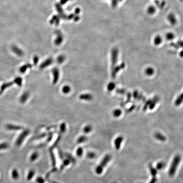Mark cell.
Masks as SVG:
<instances>
[{"instance_id":"obj_36","label":"cell","mask_w":183,"mask_h":183,"mask_svg":"<svg viewBox=\"0 0 183 183\" xmlns=\"http://www.w3.org/2000/svg\"><path fill=\"white\" fill-rule=\"evenodd\" d=\"M115 87V84L114 82H110L107 85L108 90L110 92L113 90Z\"/></svg>"},{"instance_id":"obj_20","label":"cell","mask_w":183,"mask_h":183,"mask_svg":"<svg viewBox=\"0 0 183 183\" xmlns=\"http://www.w3.org/2000/svg\"><path fill=\"white\" fill-rule=\"evenodd\" d=\"M87 139L88 138L86 136L82 135L78 138L77 140V143L79 144L83 143L87 140Z\"/></svg>"},{"instance_id":"obj_14","label":"cell","mask_w":183,"mask_h":183,"mask_svg":"<svg viewBox=\"0 0 183 183\" xmlns=\"http://www.w3.org/2000/svg\"><path fill=\"white\" fill-rule=\"evenodd\" d=\"M11 177L13 179L15 180H17L20 177V175L17 170L16 169H13V170L11 171Z\"/></svg>"},{"instance_id":"obj_42","label":"cell","mask_w":183,"mask_h":183,"mask_svg":"<svg viewBox=\"0 0 183 183\" xmlns=\"http://www.w3.org/2000/svg\"><path fill=\"white\" fill-rule=\"evenodd\" d=\"M151 102L152 100H150V99L148 100V101H147L146 102V104H145V105H144V108H143V109H144V110H146V109H147V108H148V106L150 105V104H151Z\"/></svg>"},{"instance_id":"obj_45","label":"cell","mask_w":183,"mask_h":183,"mask_svg":"<svg viewBox=\"0 0 183 183\" xmlns=\"http://www.w3.org/2000/svg\"><path fill=\"white\" fill-rule=\"evenodd\" d=\"M157 181V179L155 177H153L151 180L150 181L149 183H155Z\"/></svg>"},{"instance_id":"obj_24","label":"cell","mask_w":183,"mask_h":183,"mask_svg":"<svg viewBox=\"0 0 183 183\" xmlns=\"http://www.w3.org/2000/svg\"><path fill=\"white\" fill-rule=\"evenodd\" d=\"M162 41V38L160 36H156L154 39V43L156 45L160 44Z\"/></svg>"},{"instance_id":"obj_16","label":"cell","mask_w":183,"mask_h":183,"mask_svg":"<svg viewBox=\"0 0 183 183\" xmlns=\"http://www.w3.org/2000/svg\"><path fill=\"white\" fill-rule=\"evenodd\" d=\"M39 156V155L37 152H34L30 156V161H32V162L38 159Z\"/></svg>"},{"instance_id":"obj_48","label":"cell","mask_w":183,"mask_h":183,"mask_svg":"<svg viewBox=\"0 0 183 183\" xmlns=\"http://www.w3.org/2000/svg\"></svg>"},{"instance_id":"obj_4","label":"cell","mask_w":183,"mask_h":183,"mask_svg":"<svg viewBox=\"0 0 183 183\" xmlns=\"http://www.w3.org/2000/svg\"><path fill=\"white\" fill-rule=\"evenodd\" d=\"M52 74L53 76V83L55 84L58 82L59 78V70L56 67H54L52 70Z\"/></svg>"},{"instance_id":"obj_5","label":"cell","mask_w":183,"mask_h":183,"mask_svg":"<svg viewBox=\"0 0 183 183\" xmlns=\"http://www.w3.org/2000/svg\"><path fill=\"white\" fill-rule=\"evenodd\" d=\"M125 67V65L124 63H122L118 66H115L112 69V72H111V77L113 78H115L116 77V75L119 71L121 70L124 68Z\"/></svg>"},{"instance_id":"obj_30","label":"cell","mask_w":183,"mask_h":183,"mask_svg":"<svg viewBox=\"0 0 183 183\" xmlns=\"http://www.w3.org/2000/svg\"><path fill=\"white\" fill-rule=\"evenodd\" d=\"M9 147V144L7 142H2L0 143V150H6Z\"/></svg>"},{"instance_id":"obj_11","label":"cell","mask_w":183,"mask_h":183,"mask_svg":"<svg viewBox=\"0 0 183 183\" xmlns=\"http://www.w3.org/2000/svg\"><path fill=\"white\" fill-rule=\"evenodd\" d=\"M29 97V93L28 92L23 93L20 98V101L22 104H24L27 100Z\"/></svg>"},{"instance_id":"obj_6","label":"cell","mask_w":183,"mask_h":183,"mask_svg":"<svg viewBox=\"0 0 183 183\" xmlns=\"http://www.w3.org/2000/svg\"><path fill=\"white\" fill-rule=\"evenodd\" d=\"M111 159V157L110 155L106 154V155L104 156V157L103 158V159H102L99 165L104 168L110 161Z\"/></svg>"},{"instance_id":"obj_1","label":"cell","mask_w":183,"mask_h":183,"mask_svg":"<svg viewBox=\"0 0 183 183\" xmlns=\"http://www.w3.org/2000/svg\"><path fill=\"white\" fill-rule=\"evenodd\" d=\"M181 160V156L179 155H176L174 157L169 170V175L170 176L172 177L174 176Z\"/></svg>"},{"instance_id":"obj_33","label":"cell","mask_w":183,"mask_h":183,"mask_svg":"<svg viewBox=\"0 0 183 183\" xmlns=\"http://www.w3.org/2000/svg\"><path fill=\"white\" fill-rule=\"evenodd\" d=\"M121 114H122V111L120 109H115V110L113 111V116L115 117H118L119 116H120Z\"/></svg>"},{"instance_id":"obj_44","label":"cell","mask_w":183,"mask_h":183,"mask_svg":"<svg viewBox=\"0 0 183 183\" xmlns=\"http://www.w3.org/2000/svg\"><path fill=\"white\" fill-rule=\"evenodd\" d=\"M133 97L134 99H137L138 97V93L137 91H135L133 93Z\"/></svg>"},{"instance_id":"obj_18","label":"cell","mask_w":183,"mask_h":183,"mask_svg":"<svg viewBox=\"0 0 183 183\" xmlns=\"http://www.w3.org/2000/svg\"><path fill=\"white\" fill-rule=\"evenodd\" d=\"M12 50H13V52L18 56H22L23 55V53L22 52V50H20V49L18 48L17 47H13L12 48Z\"/></svg>"},{"instance_id":"obj_43","label":"cell","mask_w":183,"mask_h":183,"mask_svg":"<svg viewBox=\"0 0 183 183\" xmlns=\"http://www.w3.org/2000/svg\"><path fill=\"white\" fill-rule=\"evenodd\" d=\"M116 93L119 94H124L125 93V90L124 89H116Z\"/></svg>"},{"instance_id":"obj_46","label":"cell","mask_w":183,"mask_h":183,"mask_svg":"<svg viewBox=\"0 0 183 183\" xmlns=\"http://www.w3.org/2000/svg\"><path fill=\"white\" fill-rule=\"evenodd\" d=\"M134 108H135V105H132L131 106V107L129 109H128V111H132Z\"/></svg>"},{"instance_id":"obj_22","label":"cell","mask_w":183,"mask_h":183,"mask_svg":"<svg viewBox=\"0 0 183 183\" xmlns=\"http://www.w3.org/2000/svg\"><path fill=\"white\" fill-rule=\"evenodd\" d=\"M168 20L172 25L176 24V19L173 14H170L168 17Z\"/></svg>"},{"instance_id":"obj_47","label":"cell","mask_w":183,"mask_h":183,"mask_svg":"<svg viewBox=\"0 0 183 183\" xmlns=\"http://www.w3.org/2000/svg\"><path fill=\"white\" fill-rule=\"evenodd\" d=\"M180 56H181V57H183V50H182V51L180 52Z\"/></svg>"},{"instance_id":"obj_31","label":"cell","mask_w":183,"mask_h":183,"mask_svg":"<svg viewBox=\"0 0 183 183\" xmlns=\"http://www.w3.org/2000/svg\"><path fill=\"white\" fill-rule=\"evenodd\" d=\"M22 78L20 77H17L14 81V83H15L16 84L18 85L19 87L21 86L22 84Z\"/></svg>"},{"instance_id":"obj_25","label":"cell","mask_w":183,"mask_h":183,"mask_svg":"<svg viewBox=\"0 0 183 183\" xmlns=\"http://www.w3.org/2000/svg\"><path fill=\"white\" fill-rule=\"evenodd\" d=\"M92 130H93V127L90 125H88L85 126L83 128V133L86 134L89 133Z\"/></svg>"},{"instance_id":"obj_37","label":"cell","mask_w":183,"mask_h":183,"mask_svg":"<svg viewBox=\"0 0 183 183\" xmlns=\"http://www.w3.org/2000/svg\"><path fill=\"white\" fill-rule=\"evenodd\" d=\"M95 154L93 152L90 151L87 152V156L88 158L89 159H93L95 157Z\"/></svg>"},{"instance_id":"obj_7","label":"cell","mask_w":183,"mask_h":183,"mask_svg":"<svg viewBox=\"0 0 183 183\" xmlns=\"http://www.w3.org/2000/svg\"><path fill=\"white\" fill-rule=\"evenodd\" d=\"M53 62V59L52 58H48L41 64L39 66L40 69H43L49 66Z\"/></svg>"},{"instance_id":"obj_27","label":"cell","mask_w":183,"mask_h":183,"mask_svg":"<svg viewBox=\"0 0 183 183\" xmlns=\"http://www.w3.org/2000/svg\"><path fill=\"white\" fill-rule=\"evenodd\" d=\"M156 11L155 8L153 6H148L147 9V12L150 15H153Z\"/></svg>"},{"instance_id":"obj_34","label":"cell","mask_w":183,"mask_h":183,"mask_svg":"<svg viewBox=\"0 0 183 183\" xmlns=\"http://www.w3.org/2000/svg\"><path fill=\"white\" fill-rule=\"evenodd\" d=\"M150 168V172L153 177H155L157 174V170L156 169L154 168L153 166L151 165H150L149 166Z\"/></svg>"},{"instance_id":"obj_17","label":"cell","mask_w":183,"mask_h":183,"mask_svg":"<svg viewBox=\"0 0 183 183\" xmlns=\"http://www.w3.org/2000/svg\"><path fill=\"white\" fill-rule=\"evenodd\" d=\"M183 102V92L181 93V94H180L179 96H178L177 99H176L175 102V104L176 106H178L180 105H181Z\"/></svg>"},{"instance_id":"obj_9","label":"cell","mask_w":183,"mask_h":183,"mask_svg":"<svg viewBox=\"0 0 183 183\" xmlns=\"http://www.w3.org/2000/svg\"><path fill=\"white\" fill-rule=\"evenodd\" d=\"M123 140V138L122 136H119L116 138L114 141V144L115 148L117 150L120 149L122 141Z\"/></svg>"},{"instance_id":"obj_23","label":"cell","mask_w":183,"mask_h":183,"mask_svg":"<svg viewBox=\"0 0 183 183\" xmlns=\"http://www.w3.org/2000/svg\"><path fill=\"white\" fill-rule=\"evenodd\" d=\"M35 174V172L33 170H31L28 172L27 176V179L28 181H30L32 179Z\"/></svg>"},{"instance_id":"obj_10","label":"cell","mask_w":183,"mask_h":183,"mask_svg":"<svg viewBox=\"0 0 183 183\" xmlns=\"http://www.w3.org/2000/svg\"><path fill=\"white\" fill-rule=\"evenodd\" d=\"M79 99L80 100H86V101H90L93 100V98L92 94L89 93H84L80 95Z\"/></svg>"},{"instance_id":"obj_2","label":"cell","mask_w":183,"mask_h":183,"mask_svg":"<svg viewBox=\"0 0 183 183\" xmlns=\"http://www.w3.org/2000/svg\"><path fill=\"white\" fill-rule=\"evenodd\" d=\"M29 130H24V131L20 133L16 139L15 142L16 146L17 147H20L21 144H22L25 139L26 138V137H27L28 135L29 134Z\"/></svg>"},{"instance_id":"obj_38","label":"cell","mask_w":183,"mask_h":183,"mask_svg":"<svg viewBox=\"0 0 183 183\" xmlns=\"http://www.w3.org/2000/svg\"><path fill=\"white\" fill-rule=\"evenodd\" d=\"M60 130L61 133H65V131H66V124L64 123V122L62 123L60 125Z\"/></svg>"},{"instance_id":"obj_40","label":"cell","mask_w":183,"mask_h":183,"mask_svg":"<svg viewBox=\"0 0 183 183\" xmlns=\"http://www.w3.org/2000/svg\"><path fill=\"white\" fill-rule=\"evenodd\" d=\"M36 181L37 183H44L45 180L41 176L37 177L36 179Z\"/></svg>"},{"instance_id":"obj_21","label":"cell","mask_w":183,"mask_h":183,"mask_svg":"<svg viewBox=\"0 0 183 183\" xmlns=\"http://www.w3.org/2000/svg\"><path fill=\"white\" fill-rule=\"evenodd\" d=\"M144 73L147 76H151L154 74V70L151 67H148L145 70Z\"/></svg>"},{"instance_id":"obj_13","label":"cell","mask_w":183,"mask_h":183,"mask_svg":"<svg viewBox=\"0 0 183 183\" xmlns=\"http://www.w3.org/2000/svg\"><path fill=\"white\" fill-rule=\"evenodd\" d=\"M13 83H14V82H8V83H4L1 86V88H0V95L2 93H3V92L5 90V89L13 85Z\"/></svg>"},{"instance_id":"obj_12","label":"cell","mask_w":183,"mask_h":183,"mask_svg":"<svg viewBox=\"0 0 183 183\" xmlns=\"http://www.w3.org/2000/svg\"><path fill=\"white\" fill-rule=\"evenodd\" d=\"M32 65L30 64H27L22 65L19 69V71L21 73H24L26 72V70L28 68H31Z\"/></svg>"},{"instance_id":"obj_28","label":"cell","mask_w":183,"mask_h":183,"mask_svg":"<svg viewBox=\"0 0 183 183\" xmlns=\"http://www.w3.org/2000/svg\"><path fill=\"white\" fill-rule=\"evenodd\" d=\"M83 148L82 147H80L77 148V149L76 151V155L77 157H81L83 154Z\"/></svg>"},{"instance_id":"obj_41","label":"cell","mask_w":183,"mask_h":183,"mask_svg":"<svg viewBox=\"0 0 183 183\" xmlns=\"http://www.w3.org/2000/svg\"><path fill=\"white\" fill-rule=\"evenodd\" d=\"M39 57L37 55H35L33 58V63L34 65H37L39 62Z\"/></svg>"},{"instance_id":"obj_32","label":"cell","mask_w":183,"mask_h":183,"mask_svg":"<svg viewBox=\"0 0 183 183\" xmlns=\"http://www.w3.org/2000/svg\"><path fill=\"white\" fill-rule=\"evenodd\" d=\"M175 35L172 32H168L166 33L165 35V37L168 40H172L175 38Z\"/></svg>"},{"instance_id":"obj_8","label":"cell","mask_w":183,"mask_h":183,"mask_svg":"<svg viewBox=\"0 0 183 183\" xmlns=\"http://www.w3.org/2000/svg\"><path fill=\"white\" fill-rule=\"evenodd\" d=\"M6 128V129L9 131H19L23 129V127L21 126L11 124H7Z\"/></svg>"},{"instance_id":"obj_35","label":"cell","mask_w":183,"mask_h":183,"mask_svg":"<svg viewBox=\"0 0 183 183\" xmlns=\"http://www.w3.org/2000/svg\"><path fill=\"white\" fill-rule=\"evenodd\" d=\"M65 60V57L63 55H60L57 58V62L59 64H61L63 63Z\"/></svg>"},{"instance_id":"obj_29","label":"cell","mask_w":183,"mask_h":183,"mask_svg":"<svg viewBox=\"0 0 183 183\" xmlns=\"http://www.w3.org/2000/svg\"><path fill=\"white\" fill-rule=\"evenodd\" d=\"M71 91V88L68 85L64 86L62 89V91L64 94H68Z\"/></svg>"},{"instance_id":"obj_3","label":"cell","mask_w":183,"mask_h":183,"mask_svg":"<svg viewBox=\"0 0 183 183\" xmlns=\"http://www.w3.org/2000/svg\"><path fill=\"white\" fill-rule=\"evenodd\" d=\"M118 55V50L117 48H113L111 52V67L113 68L116 66L117 62Z\"/></svg>"},{"instance_id":"obj_15","label":"cell","mask_w":183,"mask_h":183,"mask_svg":"<svg viewBox=\"0 0 183 183\" xmlns=\"http://www.w3.org/2000/svg\"><path fill=\"white\" fill-rule=\"evenodd\" d=\"M154 137L157 140L160 141L164 142L166 140V137L161 133H160L157 132V133H155L154 134Z\"/></svg>"},{"instance_id":"obj_26","label":"cell","mask_w":183,"mask_h":183,"mask_svg":"<svg viewBox=\"0 0 183 183\" xmlns=\"http://www.w3.org/2000/svg\"><path fill=\"white\" fill-rule=\"evenodd\" d=\"M104 168H103L100 165H97L95 168V172L96 174L98 175H100L102 173L104 170Z\"/></svg>"},{"instance_id":"obj_39","label":"cell","mask_w":183,"mask_h":183,"mask_svg":"<svg viewBox=\"0 0 183 183\" xmlns=\"http://www.w3.org/2000/svg\"><path fill=\"white\" fill-rule=\"evenodd\" d=\"M165 166V163L163 162H160L157 164L156 165V170H161Z\"/></svg>"},{"instance_id":"obj_19","label":"cell","mask_w":183,"mask_h":183,"mask_svg":"<svg viewBox=\"0 0 183 183\" xmlns=\"http://www.w3.org/2000/svg\"><path fill=\"white\" fill-rule=\"evenodd\" d=\"M159 98L157 96H155V97L152 100L151 103L150 105L149 106V109H153L154 107L155 106V104L159 101Z\"/></svg>"}]
</instances>
